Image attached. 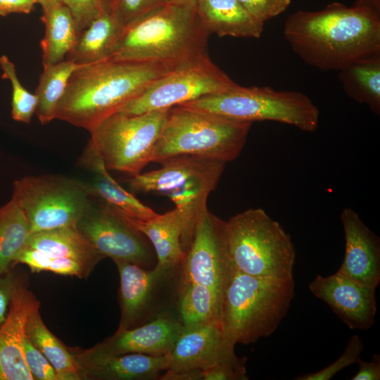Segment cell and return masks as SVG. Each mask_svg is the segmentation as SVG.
Listing matches in <instances>:
<instances>
[{"mask_svg":"<svg viewBox=\"0 0 380 380\" xmlns=\"http://www.w3.org/2000/svg\"><path fill=\"white\" fill-rule=\"evenodd\" d=\"M119 273L120 319L117 330L133 329L175 312L182 281V264L170 269L146 268L113 260Z\"/></svg>","mask_w":380,"mask_h":380,"instance_id":"11","label":"cell"},{"mask_svg":"<svg viewBox=\"0 0 380 380\" xmlns=\"http://www.w3.org/2000/svg\"><path fill=\"white\" fill-rule=\"evenodd\" d=\"M359 369L351 378L352 380H379L380 379V356L374 354L371 361H363L360 358L357 362Z\"/></svg>","mask_w":380,"mask_h":380,"instance_id":"42","label":"cell"},{"mask_svg":"<svg viewBox=\"0 0 380 380\" xmlns=\"http://www.w3.org/2000/svg\"><path fill=\"white\" fill-rule=\"evenodd\" d=\"M25 334L47 358L54 368L57 380H85L77 362L69 350L44 323L39 307L30 314L25 327Z\"/></svg>","mask_w":380,"mask_h":380,"instance_id":"26","label":"cell"},{"mask_svg":"<svg viewBox=\"0 0 380 380\" xmlns=\"http://www.w3.org/2000/svg\"><path fill=\"white\" fill-rule=\"evenodd\" d=\"M341 222L345 255L337 272L365 286L376 289L380 282V239L352 208H344Z\"/></svg>","mask_w":380,"mask_h":380,"instance_id":"18","label":"cell"},{"mask_svg":"<svg viewBox=\"0 0 380 380\" xmlns=\"http://www.w3.org/2000/svg\"><path fill=\"white\" fill-rule=\"evenodd\" d=\"M251 125V122L174 106L168 110L151 162L182 155L231 162L241 154Z\"/></svg>","mask_w":380,"mask_h":380,"instance_id":"5","label":"cell"},{"mask_svg":"<svg viewBox=\"0 0 380 380\" xmlns=\"http://www.w3.org/2000/svg\"><path fill=\"white\" fill-rule=\"evenodd\" d=\"M295 296L293 277H259L233 267L223 293L220 321L234 343L251 344L271 335Z\"/></svg>","mask_w":380,"mask_h":380,"instance_id":"4","label":"cell"},{"mask_svg":"<svg viewBox=\"0 0 380 380\" xmlns=\"http://www.w3.org/2000/svg\"><path fill=\"white\" fill-rule=\"evenodd\" d=\"M169 110L127 115L115 112L90 131L88 144L108 170L134 177L151 162L155 144Z\"/></svg>","mask_w":380,"mask_h":380,"instance_id":"9","label":"cell"},{"mask_svg":"<svg viewBox=\"0 0 380 380\" xmlns=\"http://www.w3.org/2000/svg\"><path fill=\"white\" fill-rule=\"evenodd\" d=\"M209 35L196 3L170 2L125 27L110 59L181 68L209 57Z\"/></svg>","mask_w":380,"mask_h":380,"instance_id":"3","label":"cell"},{"mask_svg":"<svg viewBox=\"0 0 380 380\" xmlns=\"http://www.w3.org/2000/svg\"><path fill=\"white\" fill-rule=\"evenodd\" d=\"M222 300L211 289L181 281L175 311L183 329L220 320Z\"/></svg>","mask_w":380,"mask_h":380,"instance_id":"29","label":"cell"},{"mask_svg":"<svg viewBox=\"0 0 380 380\" xmlns=\"http://www.w3.org/2000/svg\"><path fill=\"white\" fill-rule=\"evenodd\" d=\"M246 360L237 357L203 369V380H247Z\"/></svg>","mask_w":380,"mask_h":380,"instance_id":"37","label":"cell"},{"mask_svg":"<svg viewBox=\"0 0 380 380\" xmlns=\"http://www.w3.org/2000/svg\"><path fill=\"white\" fill-rule=\"evenodd\" d=\"M196 8L210 34L258 39L263 32L264 23L252 17L238 0H196Z\"/></svg>","mask_w":380,"mask_h":380,"instance_id":"23","label":"cell"},{"mask_svg":"<svg viewBox=\"0 0 380 380\" xmlns=\"http://www.w3.org/2000/svg\"><path fill=\"white\" fill-rule=\"evenodd\" d=\"M2 78L10 80L12 86L11 115L18 122L28 124L31 122L37 106L35 94L28 91L18 78L15 65L5 55L0 57Z\"/></svg>","mask_w":380,"mask_h":380,"instance_id":"32","label":"cell"},{"mask_svg":"<svg viewBox=\"0 0 380 380\" xmlns=\"http://www.w3.org/2000/svg\"><path fill=\"white\" fill-rule=\"evenodd\" d=\"M182 329L176 312H168L139 327L117 330L89 350L104 355H165L170 352Z\"/></svg>","mask_w":380,"mask_h":380,"instance_id":"20","label":"cell"},{"mask_svg":"<svg viewBox=\"0 0 380 380\" xmlns=\"http://www.w3.org/2000/svg\"><path fill=\"white\" fill-rule=\"evenodd\" d=\"M234 347L224 334L220 320L182 329L167 354V369H207L236 358Z\"/></svg>","mask_w":380,"mask_h":380,"instance_id":"17","label":"cell"},{"mask_svg":"<svg viewBox=\"0 0 380 380\" xmlns=\"http://www.w3.org/2000/svg\"><path fill=\"white\" fill-rule=\"evenodd\" d=\"M376 289L337 272L327 277L317 275L309 284L310 292L325 302L350 329L366 330L374 325Z\"/></svg>","mask_w":380,"mask_h":380,"instance_id":"15","label":"cell"},{"mask_svg":"<svg viewBox=\"0 0 380 380\" xmlns=\"http://www.w3.org/2000/svg\"><path fill=\"white\" fill-rule=\"evenodd\" d=\"M364 349L362 341L357 334L352 336L344 352L333 363L318 372L300 376L296 380H329L343 369L357 363Z\"/></svg>","mask_w":380,"mask_h":380,"instance_id":"34","label":"cell"},{"mask_svg":"<svg viewBox=\"0 0 380 380\" xmlns=\"http://www.w3.org/2000/svg\"><path fill=\"white\" fill-rule=\"evenodd\" d=\"M237 84L206 58L174 70L149 84L117 112L141 115L227 91Z\"/></svg>","mask_w":380,"mask_h":380,"instance_id":"12","label":"cell"},{"mask_svg":"<svg viewBox=\"0 0 380 380\" xmlns=\"http://www.w3.org/2000/svg\"><path fill=\"white\" fill-rule=\"evenodd\" d=\"M77 227L106 258L146 268L156 265V255L148 239L118 211L96 198H91Z\"/></svg>","mask_w":380,"mask_h":380,"instance_id":"13","label":"cell"},{"mask_svg":"<svg viewBox=\"0 0 380 380\" xmlns=\"http://www.w3.org/2000/svg\"><path fill=\"white\" fill-rule=\"evenodd\" d=\"M17 277L18 274L11 270L0 275V327L7 317Z\"/></svg>","mask_w":380,"mask_h":380,"instance_id":"41","label":"cell"},{"mask_svg":"<svg viewBox=\"0 0 380 380\" xmlns=\"http://www.w3.org/2000/svg\"><path fill=\"white\" fill-rule=\"evenodd\" d=\"M172 2L170 0H110V11L117 20L126 27L131 23Z\"/></svg>","mask_w":380,"mask_h":380,"instance_id":"33","label":"cell"},{"mask_svg":"<svg viewBox=\"0 0 380 380\" xmlns=\"http://www.w3.org/2000/svg\"><path fill=\"white\" fill-rule=\"evenodd\" d=\"M124 29L110 11L103 13L78 32L65 60L78 65H87L110 59Z\"/></svg>","mask_w":380,"mask_h":380,"instance_id":"24","label":"cell"},{"mask_svg":"<svg viewBox=\"0 0 380 380\" xmlns=\"http://www.w3.org/2000/svg\"><path fill=\"white\" fill-rule=\"evenodd\" d=\"M81 163L93 174L89 184H85L91 197L110 206L129 219L144 220L158 214L111 177L103 160L89 144L82 154Z\"/></svg>","mask_w":380,"mask_h":380,"instance_id":"21","label":"cell"},{"mask_svg":"<svg viewBox=\"0 0 380 380\" xmlns=\"http://www.w3.org/2000/svg\"><path fill=\"white\" fill-rule=\"evenodd\" d=\"M49 272L63 276L87 278L91 272L77 261L68 258H51Z\"/></svg>","mask_w":380,"mask_h":380,"instance_id":"40","label":"cell"},{"mask_svg":"<svg viewBox=\"0 0 380 380\" xmlns=\"http://www.w3.org/2000/svg\"><path fill=\"white\" fill-rule=\"evenodd\" d=\"M45 34L40 42L43 65L65 59L78 34L73 17L64 4L42 10Z\"/></svg>","mask_w":380,"mask_h":380,"instance_id":"28","label":"cell"},{"mask_svg":"<svg viewBox=\"0 0 380 380\" xmlns=\"http://www.w3.org/2000/svg\"><path fill=\"white\" fill-rule=\"evenodd\" d=\"M345 93L354 101L366 104L380 114V53L353 61L338 71Z\"/></svg>","mask_w":380,"mask_h":380,"instance_id":"27","label":"cell"},{"mask_svg":"<svg viewBox=\"0 0 380 380\" xmlns=\"http://www.w3.org/2000/svg\"><path fill=\"white\" fill-rule=\"evenodd\" d=\"M254 18L264 23L279 15L290 5L291 0H238Z\"/></svg>","mask_w":380,"mask_h":380,"instance_id":"38","label":"cell"},{"mask_svg":"<svg viewBox=\"0 0 380 380\" xmlns=\"http://www.w3.org/2000/svg\"><path fill=\"white\" fill-rule=\"evenodd\" d=\"M233 270L225 221L206 208L198 217L182 262V280L205 286L221 298Z\"/></svg>","mask_w":380,"mask_h":380,"instance_id":"14","label":"cell"},{"mask_svg":"<svg viewBox=\"0 0 380 380\" xmlns=\"http://www.w3.org/2000/svg\"><path fill=\"white\" fill-rule=\"evenodd\" d=\"M283 33L292 50L320 70L339 71L380 53L379 13L367 7L336 5L319 12H298L287 19Z\"/></svg>","mask_w":380,"mask_h":380,"instance_id":"1","label":"cell"},{"mask_svg":"<svg viewBox=\"0 0 380 380\" xmlns=\"http://www.w3.org/2000/svg\"><path fill=\"white\" fill-rule=\"evenodd\" d=\"M85 380H158L169 367L168 355L127 353L104 355L89 348L68 347Z\"/></svg>","mask_w":380,"mask_h":380,"instance_id":"19","label":"cell"},{"mask_svg":"<svg viewBox=\"0 0 380 380\" xmlns=\"http://www.w3.org/2000/svg\"><path fill=\"white\" fill-rule=\"evenodd\" d=\"M159 169L140 173L128 180L130 188L168 197L179 210L185 224V252L192 239L196 222L207 208L209 194L215 189L225 163L182 155L160 160Z\"/></svg>","mask_w":380,"mask_h":380,"instance_id":"7","label":"cell"},{"mask_svg":"<svg viewBox=\"0 0 380 380\" xmlns=\"http://www.w3.org/2000/svg\"><path fill=\"white\" fill-rule=\"evenodd\" d=\"M177 68L159 62L110 59L82 65L72 74L56 119L90 132L152 82Z\"/></svg>","mask_w":380,"mask_h":380,"instance_id":"2","label":"cell"},{"mask_svg":"<svg viewBox=\"0 0 380 380\" xmlns=\"http://www.w3.org/2000/svg\"><path fill=\"white\" fill-rule=\"evenodd\" d=\"M62 1L70 11L78 32L87 27L103 13L110 11L109 0Z\"/></svg>","mask_w":380,"mask_h":380,"instance_id":"35","label":"cell"},{"mask_svg":"<svg viewBox=\"0 0 380 380\" xmlns=\"http://www.w3.org/2000/svg\"><path fill=\"white\" fill-rule=\"evenodd\" d=\"M172 2L184 3V4H195L196 0H170Z\"/></svg>","mask_w":380,"mask_h":380,"instance_id":"46","label":"cell"},{"mask_svg":"<svg viewBox=\"0 0 380 380\" xmlns=\"http://www.w3.org/2000/svg\"><path fill=\"white\" fill-rule=\"evenodd\" d=\"M35 4H39L42 10L47 9L61 4H63L62 0H33Z\"/></svg>","mask_w":380,"mask_h":380,"instance_id":"45","label":"cell"},{"mask_svg":"<svg viewBox=\"0 0 380 380\" xmlns=\"http://www.w3.org/2000/svg\"><path fill=\"white\" fill-rule=\"evenodd\" d=\"M23 353L27 366L34 380H57L56 372L45 355L25 335Z\"/></svg>","mask_w":380,"mask_h":380,"instance_id":"36","label":"cell"},{"mask_svg":"<svg viewBox=\"0 0 380 380\" xmlns=\"http://www.w3.org/2000/svg\"><path fill=\"white\" fill-rule=\"evenodd\" d=\"M25 246L42 251L51 258H71L91 272L106 258L94 247L77 226L32 233Z\"/></svg>","mask_w":380,"mask_h":380,"instance_id":"25","label":"cell"},{"mask_svg":"<svg viewBox=\"0 0 380 380\" xmlns=\"http://www.w3.org/2000/svg\"><path fill=\"white\" fill-rule=\"evenodd\" d=\"M109 1H110V0H109Z\"/></svg>","mask_w":380,"mask_h":380,"instance_id":"47","label":"cell"},{"mask_svg":"<svg viewBox=\"0 0 380 380\" xmlns=\"http://www.w3.org/2000/svg\"><path fill=\"white\" fill-rule=\"evenodd\" d=\"M51 257L44 252L25 246L15 257L13 267L18 264H25L32 272L48 271Z\"/></svg>","mask_w":380,"mask_h":380,"instance_id":"39","label":"cell"},{"mask_svg":"<svg viewBox=\"0 0 380 380\" xmlns=\"http://www.w3.org/2000/svg\"><path fill=\"white\" fill-rule=\"evenodd\" d=\"M158 380H203V369H167L160 375Z\"/></svg>","mask_w":380,"mask_h":380,"instance_id":"44","label":"cell"},{"mask_svg":"<svg viewBox=\"0 0 380 380\" xmlns=\"http://www.w3.org/2000/svg\"><path fill=\"white\" fill-rule=\"evenodd\" d=\"M12 198L25 213L31 234L77 226L92 198L85 184L56 175L15 180Z\"/></svg>","mask_w":380,"mask_h":380,"instance_id":"10","label":"cell"},{"mask_svg":"<svg viewBox=\"0 0 380 380\" xmlns=\"http://www.w3.org/2000/svg\"><path fill=\"white\" fill-rule=\"evenodd\" d=\"M31 234L29 222L15 199L0 208V275L13 268L14 260Z\"/></svg>","mask_w":380,"mask_h":380,"instance_id":"30","label":"cell"},{"mask_svg":"<svg viewBox=\"0 0 380 380\" xmlns=\"http://www.w3.org/2000/svg\"><path fill=\"white\" fill-rule=\"evenodd\" d=\"M123 217L151 242L157 258L155 267L170 269L182 264L186 254L185 224L179 210L175 208L144 220Z\"/></svg>","mask_w":380,"mask_h":380,"instance_id":"22","label":"cell"},{"mask_svg":"<svg viewBox=\"0 0 380 380\" xmlns=\"http://www.w3.org/2000/svg\"><path fill=\"white\" fill-rule=\"evenodd\" d=\"M40 303L18 275L7 317L0 327V380H34L25 362L23 339L31 312Z\"/></svg>","mask_w":380,"mask_h":380,"instance_id":"16","label":"cell"},{"mask_svg":"<svg viewBox=\"0 0 380 380\" xmlns=\"http://www.w3.org/2000/svg\"><path fill=\"white\" fill-rule=\"evenodd\" d=\"M229 255L238 271L259 277H293L296 249L284 227L265 210L249 208L225 221Z\"/></svg>","mask_w":380,"mask_h":380,"instance_id":"6","label":"cell"},{"mask_svg":"<svg viewBox=\"0 0 380 380\" xmlns=\"http://www.w3.org/2000/svg\"><path fill=\"white\" fill-rule=\"evenodd\" d=\"M33 0H0V15L11 13H30L34 8Z\"/></svg>","mask_w":380,"mask_h":380,"instance_id":"43","label":"cell"},{"mask_svg":"<svg viewBox=\"0 0 380 380\" xmlns=\"http://www.w3.org/2000/svg\"><path fill=\"white\" fill-rule=\"evenodd\" d=\"M190 109L253 122L274 121L313 132L319 110L305 94L270 87H235L179 105Z\"/></svg>","mask_w":380,"mask_h":380,"instance_id":"8","label":"cell"},{"mask_svg":"<svg viewBox=\"0 0 380 380\" xmlns=\"http://www.w3.org/2000/svg\"><path fill=\"white\" fill-rule=\"evenodd\" d=\"M68 60L43 65L35 95L37 106L35 113L42 125L56 119L58 103L63 97L72 74L80 67Z\"/></svg>","mask_w":380,"mask_h":380,"instance_id":"31","label":"cell"}]
</instances>
